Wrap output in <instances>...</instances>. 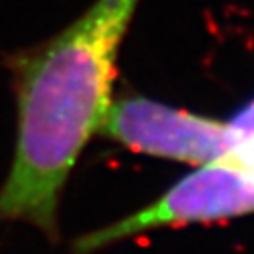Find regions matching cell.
Masks as SVG:
<instances>
[{
	"label": "cell",
	"mask_w": 254,
	"mask_h": 254,
	"mask_svg": "<svg viewBox=\"0 0 254 254\" xmlns=\"http://www.w3.org/2000/svg\"><path fill=\"white\" fill-rule=\"evenodd\" d=\"M140 0H94L54 36L6 56L16 140L0 186V224L58 236L64 186L112 104L118 52Z\"/></svg>",
	"instance_id": "obj_1"
},
{
	"label": "cell",
	"mask_w": 254,
	"mask_h": 254,
	"mask_svg": "<svg viewBox=\"0 0 254 254\" xmlns=\"http://www.w3.org/2000/svg\"><path fill=\"white\" fill-rule=\"evenodd\" d=\"M254 212V178L220 158L200 164L146 208L74 242L76 254H92L130 236L192 222H212Z\"/></svg>",
	"instance_id": "obj_2"
},
{
	"label": "cell",
	"mask_w": 254,
	"mask_h": 254,
	"mask_svg": "<svg viewBox=\"0 0 254 254\" xmlns=\"http://www.w3.org/2000/svg\"><path fill=\"white\" fill-rule=\"evenodd\" d=\"M100 134L134 152L208 164L224 156L226 124L146 96L112 100Z\"/></svg>",
	"instance_id": "obj_3"
},
{
	"label": "cell",
	"mask_w": 254,
	"mask_h": 254,
	"mask_svg": "<svg viewBox=\"0 0 254 254\" xmlns=\"http://www.w3.org/2000/svg\"><path fill=\"white\" fill-rule=\"evenodd\" d=\"M226 124L224 160L254 178V98L236 110Z\"/></svg>",
	"instance_id": "obj_4"
}]
</instances>
